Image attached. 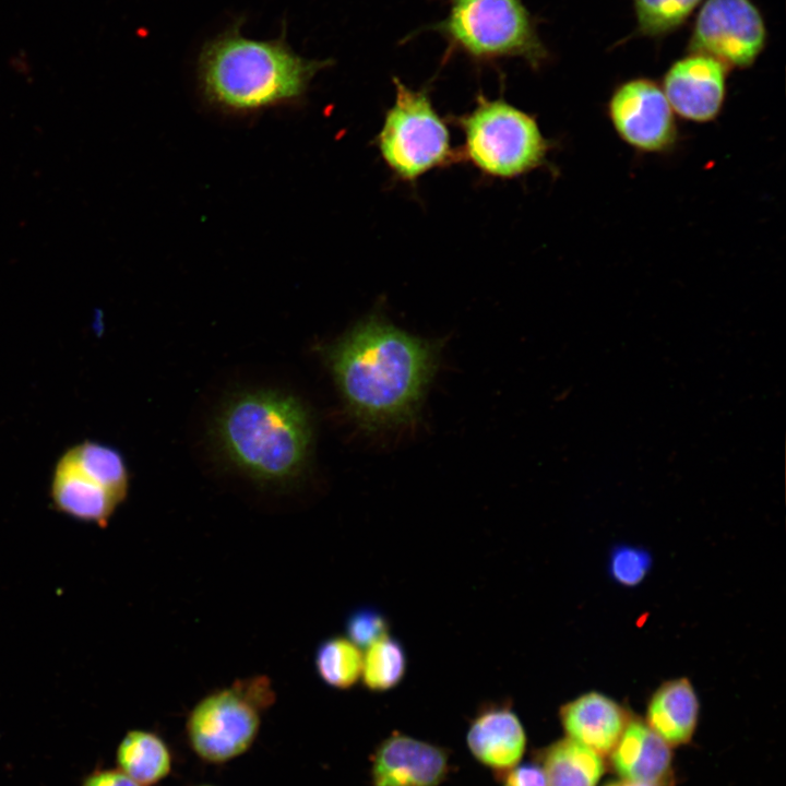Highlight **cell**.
<instances>
[{"mask_svg":"<svg viewBox=\"0 0 786 786\" xmlns=\"http://www.w3.org/2000/svg\"><path fill=\"white\" fill-rule=\"evenodd\" d=\"M440 345L372 313L325 347V359L350 417L367 431L417 419L439 364Z\"/></svg>","mask_w":786,"mask_h":786,"instance_id":"6da1fadb","label":"cell"},{"mask_svg":"<svg viewBox=\"0 0 786 786\" xmlns=\"http://www.w3.org/2000/svg\"><path fill=\"white\" fill-rule=\"evenodd\" d=\"M243 17L206 40L198 57V81L205 99L230 111L249 112L297 102L311 80L333 60L306 59L282 34L269 40L242 35Z\"/></svg>","mask_w":786,"mask_h":786,"instance_id":"7a4b0ae2","label":"cell"},{"mask_svg":"<svg viewBox=\"0 0 786 786\" xmlns=\"http://www.w3.org/2000/svg\"><path fill=\"white\" fill-rule=\"evenodd\" d=\"M226 458L250 478L288 484L305 471L312 449V420L295 396L259 390L233 396L215 420Z\"/></svg>","mask_w":786,"mask_h":786,"instance_id":"3957f363","label":"cell"},{"mask_svg":"<svg viewBox=\"0 0 786 786\" xmlns=\"http://www.w3.org/2000/svg\"><path fill=\"white\" fill-rule=\"evenodd\" d=\"M453 122L463 133L460 162L485 176L513 179L549 165L552 142L543 134L536 117L503 98L480 93L472 110Z\"/></svg>","mask_w":786,"mask_h":786,"instance_id":"277c9868","label":"cell"},{"mask_svg":"<svg viewBox=\"0 0 786 786\" xmlns=\"http://www.w3.org/2000/svg\"><path fill=\"white\" fill-rule=\"evenodd\" d=\"M449 3L445 17L429 27L446 41V56L460 52L479 64L520 58L534 70L549 60L536 21L522 0Z\"/></svg>","mask_w":786,"mask_h":786,"instance_id":"5b68a950","label":"cell"},{"mask_svg":"<svg viewBox=\"0 0 786 786\" xmlns=\"http://www.w3.org/2000/svg\"><path fill=\"white\" fill-rule=\"evenodd\" d=\"M395 98L376 136L378 151L393 176L416 182L425 174L460 162L445 119L428 88L414 90L394 76Z\"/></svg>","mask_w":786,"mask_h":786,"instance_id":"8992f818","label":"cell"},{"mask_svg":"<svg viewBox=\"0 0 786 786\" xmlns=\"http://www.w3.org/2000/svg\"><path fill=\"white\" fill-rule=\"evenodd\" d=\"M271 680L263 675L235 680L203 696L186 722L188 742L204 762L224 764L254 743L262 714L275 702Z\"/></svg>","mask_w":786,"mask_h":786,"instance_id":"52a82bcc","label":"cell"},{"mask_svg":"<svg viewBox=\"0 0 786 786\" xmlns=\"http://www.w3.org/2000/svg\"><path fill=\"white\" fill-rule=\"evenodd\" d=\"M129 486L123 455L111 445L85 439L56 460L49 497L60 513L105 526L127 498Z\"/></svg>","mask_w":786,"mask_h":786,"instance_id":"ba28073f","label":"cell"},{"mask_svg":"<svg viewBox=\"0 0 786 786\" xmlns=\"http://www.w3.org/2000/svg\"><path fill=\"white\" fill-rule=\"evenodd\" d=\"M767 37L764 16L752 0H704L687 51L710 56L729 70H745L757 62Z\"/></svg>","mask_w":786,"mask_h":786,"instance_id":"9c48e42d","label":"cell"},{"mask_svg":"<svg viewBox=\"0 0 786 786\" xmlns=\"http://www.w3.org/2000/svg\"><path fill=\"white\" fill-rule=\"evenodd\" d=\"M612 129L628 146L644 154H666L679 142L677 116L662 86L636 76L619 83L606 104Z\"/></svg>","mask_w":786,"mask_h":786,"instance_id":"30bf717a","label":"cell"},{"mask_svg":"<svg viewBox=\"0 0 786 786\" xmlns=\"http://www.w3.org/2000/svg\"><path fill=\"white\" fill-rule=\"evenodd\" d=\"M729 71L710 56L687 51L667 68L660 86L676 116L707 123L724 108Z\"/></svg>","mask_w":786,"mask_h":786,"instance_id":"8fae6325","label":"cell"},{"mask_svg":"<svg viewBox=\"0 0 786 786\" xmlns=\"http://www.w3.org/2000/svg\"><path fill=\"white\" fill-rule=\"evenodd\" d=\"M372 762L376 786H438L449 772L443 749L400 734L378 747Z\"/></svg>","mask_w":786,"mask_h":786,"instance_id":"7c38bea8","label":"cell"},{"mask_svg":"<svg viewBox=\"0 0 786 786\" xmlns=\"http://www.w3.org/2000/svg\"><path fill=\"white\" fill-rule=\"evenodd\" d=\"M561 724L573 739L598 754H607L618 743L631 720L628 711L611 698L590 691L561 706Z\"/></svg>","mask_w":786,"mask_h":786,"instance_id":"4fadbf2b","label":"cell"},{"mask_svg":"<svg viewBox=\"0 0 786 786\" xmlns=\"http://www.w3.org/2000/svg\"><path fill=\"white\" fill-rule=\"evenodd\" d=\"M525 743L523 726L507 704L481 710L467 733V745L474 757L499 772L511 770L520 761Z\"/></svg>","mask_w":786,"mask_h":786,"instance_id":"5bb4252c","label":"cell"},{"mask_svg":"<svg viewBox=\"0 0 786 786\" xmlns=\"http://www.w3.org/2000/svg\"><path fill=\"white\" fill-rule=\"evenodd\" d=\"M614 769L631 783L662 786L671 778L668 743L647 724L631 719L612 750Z\"/></svg>","mask_w":786,"mask_h":786,"instance_id":"9a60e30c","label":"cell"},{"mask_svg":"<svg viewBox=\"0 0 786 786\" xmlns=\"http://www.w3.org/2000/svg\"><path fill=\"white\" fill-rule=\"evenodd\" d=\"M700 703L692 682L679 677L663 682L647 703L646 724L667 743H687L696 727Z\"/></svg>","mask_w":786,"mask_h":786,"instance_id":"2e32d148","label":"cell"},{"mask_svg":"<svg viewBox=\"0 0 786 786\" xmlns=\"http://www.w3.org/2000/svg\"><path fill=\"white\" fill-rule=\"evenodd\" d=\"M118 769L143 786L164 781L172 770L168 745L156 733L133 729L121 739L116 751Z\"/></svg>","mask_w":786,"mask_h":786,"instance_id":"e0dca14e","label":"cell"},{"mask_svg":"<svg viewBox=\"0 0 786 786\" xmlns=\"http://www.w3.org/2000/svg\"><path fill=\"white\" fill-rule=\"evenodd\" d=\"M602 755L570 738L543 754L547 786H595L604 773Z\"/></svg>","mask_w":786,"mask_h":786,"instance_id":"ac0fdd59","label":"cell"},{"mask_svg":"<svg viewBox=\"0 0 786 786\" xmlns=\"http://www.w3.org/2000/svg\"><path fill=\"white\" fill-rule=\"evenodd\" d=\"M362 656L361 650L346 636H330L315 650L314 668L325 684L347 690L361 677Z\"/></svg>","mask_w":786,"mask_h":786,"instance_id":"d6986e66","label":"cell"},{"mask_svg":"<svg viewBox=\"0 0 786 786\" xmlns=\"http://www.w3.org/2000/svg\"><path fill=\"white\" fill-rule=\"evenodd\" d=\"M406 669L405 648L397 639L389 634L366 648L360 679L368 690L384 692L403 680Z\"/></svg>","mask_w":786,"mask_h":786,"instance_id":"ffe728a7","label":"cell"},{"mask_svg":"<svg viewBox=\"0 0 786 786\" xmlns=\"http://www.w3.org/2000/svg\"><path fill=\"white\" fill-rule=\"evenodd\" d=\"M704 0H632L633 36L663 39L686 24Z\"/></svg>","mask_w":786,"mask_h":786,"instance_id":"44dd1931","label":"cell"},{"mask_svg":"<svg viewBox=\"0 0 786 786\" xmlns=\"http://www.w3.org/2000/svg\"><path fill=\"white\" fill-rule=\"evenodd\" d=\"M652 567L651 553L632 545H618L608 559V571L619 585L633 587L643 582Z\"/></svg>","mask_w":786,"mask_h":786,"instance_id":"7402d4cb","label":"cell"},{"mask_svg":"<svg viewBox=\"0 0 786 786\" xmlns=\"http://www.w3.org/2000/svg\"><path fill=\"white\" fill-rule=\"evenodd\" d=\"M346 638L360 650L390 634V622L385 615L371 606L353 610L345 621Z\"/></svg>","mask_w":786,"mask_h":786,"instance_id":"603a6c76","label":"cell"},{"mask_svg":"<svg viewBox=\"0 0 786 786\" xmlns=\"http://www.w3.org/2000/svg\"><path fill=\"white\" fill-rule=\"evenodd\" d=\"M504 786H547L543 767L526 763L509 770Z\"/></svg>","mask_w":786,"mask_h":786,"instance_id":"cb8c5ba5","label":"cell"},{"mask_svg":"<svg viewBox=\"0 0 786 786\" xmlns=\"http://www.w3.org/2000/svg\"><path fill=\"white\" fill-rule=\"evenodd\" d=\"M82 786H143L119 769L95 770L88 774Z\"/></svg>","mask_w":786,"mask_h":786,"instance_id":"d4e9b609","label":"cell"},{"mask_svg":"<svg viewBox=\"0 0 786 786\" xmlns=\"http://www.w3.org/2000/svg\"><path fill=\"white\" fill-rule=\"evenodd\" d=\"M606 786H648V785L636 784V783L623 781V782H612V783L607 784Z\"/></svg>","mask_w":786,"mask_h":786,"instance_id":"484cf974","label":"cell"},{"mask_svg":"<svg viewBox=\"0 0 786 786\" xmlns=\"http://www.w3.org/2000/svg\"><path fill=\"white\" fill-rule=\"evenodd\" d=\"M200 786H212V785H200Z\"/></svg>","mask_w":786,"mask_h":786,"instance_id":"4316f807","label":"cell"}]
</instances>
